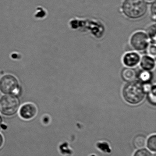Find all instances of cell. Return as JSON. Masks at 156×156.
I'll list each match as a JSON object with an SVG mask.
<instances>
[{"mask_svg":"<svg viewBox=\"0 0 156 156\" xmlns=\"http://www.w3.org/2000/svg\"><path fill=\"white\" fill-rule=\"evenodd\" d=\"M151 87L149 83H143L139 80H133L124 86L122 91L123 98L130 105H138L143 101L146 94Z\"/></svg>","mask_w":156,"mask_h":156,"instance_id":"6da1fadb","label":"cell"},{"mask_svg":"<svg viewBox=\"0 0 156 156\" xmlns=\"http://www.w3.org/2000/svg\"><path fill=\"white\" fill-rule=\"evenodd\" d=\"M122 10L127 18L137 20L146 15L147 7L143 0H125L122 4Z\"/></svg>","mask_w":156,"mask_h":156,"instance_id":"7a4b0ae2","label":"cell"},{"mask_svg":"<svg viewBox=\"0 0 156 156\" xmlns=\"http://www.w3.org/2000/svg\"><path fill=\"white\" fill-rule=\"evenodd\" d=\"M19 105L18 98L11 94L4 96L0 100L2 112L3 115L7 116L14 115L18 111Z\"/></svg>","mask_w":156,"mask_h":156,"instance_id":"3957f363","label":"cell"},{"mask_svg":"<svg viewBox=\"0 0 156 156\" xmlns=\"http://www.w3.org/2000/svg\"><path fill=\"white\" fill-rule=\"evenodd\" d=\"M19 81L11 75H6L0 79V91L6 94H17L19 91Z\"/></svg>","mask_w":156,"mask_h":156,"instance_id":"277c9868","label":"cell"},{"mask_svg":"<svg viewBox=\"0 0 156 156\" xmlns=\"http://www.w3.org/2000/svg\"><path fill=\"white\" fill-rule=\"evenodd\" d=\"M150 42L146 33L137 31L133 34L130 39L132 48L138 51H143L148 48Z\"/></svg>","mask_w":156,"mask_h":156,"instance_id":"5b68a950","label":"cell"},{"mask_svg":"<svg viewBox=\"0 0 156 156\" xmlns=\"http://www.w3.org/2000/svg\"><path fill=\"white\" fill-rule=\"evenodd\" d=\"M140 57L139 55L135 52H130L126 53L123 58L124 64L129 68L136 66L140 62Z\"/></svg>","mask_w":156,"mask_h":156,"instance_id":"8992f818","label":"cell"},{"mask_svg":"<svg viewBox=\"0 0 156 156\" xmlns=\"http://www.w3.org/2000/svg\"><path fill=\"white\" fill-rule=\"evenodd\" d=\"M37 113V108L33 104H27L22 107L20 115L23 119H30L33 118Z\"/></svg>","mask_w":156,"mask_h":156,"instance_id":"52a82bcc","label":"cell"},{"mask_svg":"<svg viewBox=\"0 0 156 156\" xmlns=\"http://www.w3.org/2000/svg\"><path fill=\"white\" fill-rule=\"evenodd\" d=\"M140 66L143 70L151 71L154 69L156 62L153 57L150 55H144L140 58Z\"/></svg>","mask_w":156,"mask_h":156,"instance_id":"ba28073f","label":"cell"},{"mask_svg":"<svg viewBox=\"0 0 156 156\" xmlns=\"http://www.w3.org/2000/svg\"><path fill=\"white\" fill-rule=\"evenodd\" d=\"M121 76L122 79L126 82H131L135 80L137 76V74L136 71L132 68H124L121 72Z\"/></svg>","mask_w":156,"mask_h":156,"instance_id":"9c48e42d","label":"cell"},{"mask_svg":"<svg viewBox=\"0 0 156 156\" xmlns=\"http://www.w3.org/2000/svg\"><path fill=\"white\" fill-rule=\"evenodd\" d=\"M139 80L143 83H149L152 78V74L151 71L142 70L137 75Z\"/></svg>","mask_w":156,"mask_h":156,"instance_id":"30bf717a","label":"cell"},{"mask_svg":"<svg viewBox=\"0 0 156 156\" xmlns=\"http://www.w3.org/2000/svg\"><path fill=\"white\" fill-rule=\"evenodd\" d=\"M133 143L136 148H143L147 144V139L144 135H137L134 138Z\"/></svg>","mask_w":156,"mask_h":156,"instance_id":"8fae6325","label":"cell"},{"mask_svg":"<svg viewBox=\"0 0 156 156\" xmlns=\"http://www.w3.org/2000/svg\"><path fill=\"white\" fill-rule=\"evenodd\" d=\"M147 35L152 44H156V24L151 25L147 30Z\"/></svg>","mask_w":156,"mask_h":156,"instance_id":"7c38bea8","label":"cell"},{"mask_svg":"<svg viewBox=\"0 0 156 156\" xmlns=\"http://www.w3.org/2000/svg\"><path fill=\"white\" fill-rule=\"evenodd\" d=\"M147 145L148 148L153 152H156V135H152L149 137L147 140Z\"/></svg>","mask_w":156,"mask_h":156,"instance_id":"4fadbf2b","label":"cell"},{"mask_svg":"<svg viewBox=\"0 0 156 156\" xmlns=\"http://www.w3.org/2000/svg\"><path fill=\"white\" fill-rule=\"evenodd\" d=\"M147 98L149 102L153 105H156V86H152L150 90L147 92Z\"/></svg>","mask_w":156,"mask_h":156,"instance_id":"5bb4252c","label":"cell"},{"mask_svg":"<svg viewBox=\"0 0 156 156\" xmlns=\"http://www.w3.org/2000/svg\"><path fill=\"white\" fill-rule=\"evenodd\" d=\"M134 156H152V154L150 151L146 149L141 148L137 151Z\"/></svg>","mask_w":156,"mask_h":156,"instance_id":"9a60e30c","label":"cell"},{"mask_svg":"<svg viewBox=\"0 0 156 156\" xmlns=\"http://www.w3.org/2000/svg\"><path fill=\"white\" fill-rule=\"evenodd\" d=\"M148 53L150 56L152 57H155L156 55V48L155 44H152L149 47Z\"/></svg>","mask_w":156,"mask_h":156,"instance_id":"2e32d148","label":"cell"},{"mask_svg":"<svg viewBox=\"0 0 156 156\" xmlns=\"http://www.w3.org/2000/svg\"><path fill=\"white\" fill-rule=\"evenodd\" d=\"M156 2H154V3H152V6L151 7V18H152V20L155 21L156 20Z\"/></svg>","mask_w":156,"mask_h":156,"instance_id":"e0dca14e","label":"cell"},{"mask_svg":"<svg viewBox=\"0 0 156 156\" xmlns=\"http://www.w3.org/2000/svg\"><path fill=\"white\" fill-rule=\"evenodd\" d=\"M145 2V3H148V4H150V3H153L154 2H155L156 0H143Z\"/></svg>","mask_w":156,"mask_h":156,"instance_id":"ac0fdd59","label":"cell"},{"mask_svg":"<svg viewBox=\"0 0 156 156\" xmlns=\"http://www.w3.org/2000/svg\"><path fill=\"white\" fill-rule=\"evenodd\" d=\"M3 138L1 134H0V147H1L3 145Z\"/></svg>","mask_w":156,"mask_h":156,"instance_id":"d6986e66","label":"cell"}]
</instances>
